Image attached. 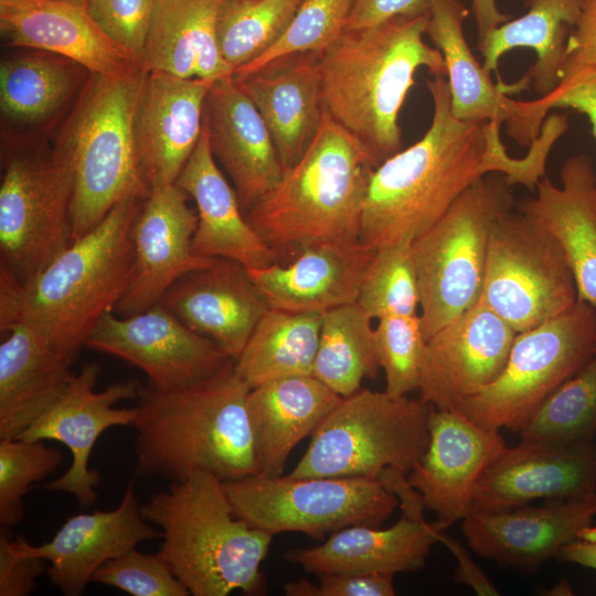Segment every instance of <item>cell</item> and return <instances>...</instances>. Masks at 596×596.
I'll use <instances>...</instances> for the list:
<instances>
[{"label": "cell", "instance_id": "cell-1", "mask_svg": "<svg viewBox=\"0 0 596 596\" xmlns=\"http://www.w3.org/2000/svg\"><path fill=\"white\" fill-rule=\"evenodd\" d=\"M248 384L234 360L181 387L140 384L137 395L135 473L170 482L206 471L222 481L257 475L248 417Z\"/></svg>", "mask_w": 596, "mask_h": 596}, {"label": "cell", "instance_id": "cell-2", "mask_svg": "<svg viewBox=\"0 0 596 596\" xmlns=\"http://www.w3.org/2000/svg\"><path fill=\"white\" fill-rule=\"evenodd\" d=\"M427 87L434 105L427 131L371 173L360 242L373 249L412 243L466 189L491 173L489 121L467 123L453 115L445 76H434Z\"/></svg>", "mask_w": 596, "mask_h": 596}, {"label": "cell", "instance_id": "cell-3", "mask_svg": "<svg viewBox=\"0 0 596 596\" xmlns=\"http://www.w3.org/2000/svg\"><path fill=\"white\" fill-rule=\"evenodd\" d=\"M142 200L119 203L29 281L17 284L0 274V330L25 324L77 359L99 319L114 311L127 288L132 225Z\"/></svg>", "mask_w": 596, "mask_h": 596}, {"label": "cell", "instance_id": "cell-4", "mask_svg": "<svg viewBox=\"0 0 596 596\" xmlns=\"http://www.w3.org/2000/svg\"><path fill=\"white\" fill-rule=\"evenodd\" d=\"M428 12L345 30L318 55L323 108L380 164L401 151L400 110L418 68L446 76L440 51L424 41Z\"/></svg>", "mask_w": 596, "mask_h": 596}, {"label": "cell", "instance_id": "cell-5", "mask_svg": "<svg viewBox=\"0 0 596 596\" xmlns=\"http://www.w3.org/2000/svg\"><path fill=\"white\" fill-rule=\"evenodd\" d=\"M377 166L323 108L306 152L245 216L278 254L324 242H360L370 177Z\"/></svg>", "mask_w": 596, "mask_h": 596}, {"label": "cell", "instance_id": "cell-6", "mask_svg": "<svg viewBox=\"0 0 596 596\" xmlns=\"http://www.w3.org/2000/svg\"><path fill=\"white\" fill-rule=\"evenodd\" d=\"M162 533L158 554L193 596L260 594L273 535L234 514L224 481L206 471L171 482L140 504Z\"/></svg>", "mask_w": 596, "mask_h": 596}, {"label": "cell", "instance_id": "cell-7", "mask_svg": "<svg viewBox=\"0 0 596 596\" xmlns=\"http://www.w3.org/2000/svg\"><path fill=\"white\" fill-rule=\"evenodd\" d=\"M147 71L132 64L111 74H91L57 145L74 173L73 242L96 227L119 203L145 199L135 118Z\"/></svg>", "mask_w": 596, "mask_h": 596}, {"label": "cell", "instance_id": "cell-8", "mask_svg": "<svg viewBox=\"0 0 596 596\" xmlns=\"http://www.w3.org/2000/svg\"><path fill=\"white\" fill-rule=\"evenodd\" d=\"M511 187L501 173L480 178L412 242L426 340L479 301L491 230L514 209Z\"/></svg>", "mask_w": 596, "mask_h": 596}, {"label": "cell", "instance_id": "cell-9", "mask_svg": "<svg viewBox=\"0 0 596 596\" xmlns=\"http://www.w3.org/2000/svg\"><path fill=\"white\" fill-rule=\"evenodd\" d=\"M430 406L385 391L342 397L288 476L377 479L386 468L407 475L428 448Z\"/></svg>", "mask_w": 596, "mask_h": 596}, {"label": "cell", "instance_id": "cell-10", "mask_svg": "<svg viewBox=\"0 0 596 596\" xmlns=\"http://www.w3.org/2000/svg\"><path fill=\"white\" fill-rule=\"evenodd\" d=\"M595 353L596 307L577 299L564 313L517 333L497 380L457 411L486 429L520 433Z\"/></svg>", "mask_w": 596, "mask_h": 596}, {"label": "cell", "instance_id": "cell-11", "mask_svg": "<svg viewBox=\"0 0 596 596\" xmlns=\"http://www.w3.org/2000/svg\"><path fill=\"white\" fill-rule=\"evenodd\" d=\"M74 173L67 153L19 147L0 184V274L17 284L38 275L73 242Z\"/></svg>", "mask_w": 596, "mask_h": 596}, {"label": "cell", "instance_id": "cell-12", "mask_svg": "<svg viewBox=\"0 0 596 596\" xmlns=\"http://www.w3.org/2000/svg\"><path fill=\"white\" fill-rule=\"evenodd\" d=\"M234 514L270 535L300 532L324 540L351 525L380 526L398 507L379 479L266 477L224 482Z\"/></svg>", "mask_w": 596, "mask_h": 596}, {"label": "cell", "instance_id": "cell-13", "mask_svg": "<svg viewBox=\"0 0 596 596\" xmlns=\"http://www.w3.org/2000/svg\"><path fill=\"white\" fill-rule=\"evenodd\" d=\"M577 299L574 274L554 237L514 209L503 213L491 230L479 301L520 333Z\"/></svg>", "mask_w": 596, "mask_h": 596}, {"label": "cell", "instance_id": "cell-14", "mask_svg": "<svg viewBox=\"0 0 596 596\" xmlns=\"http://www.w3.org/2000/svg\"><path fill=\"white\" fill-rule=\"evenodd\" d=\"M99 374V364H83L63 394L18 437L55 440L71 450L70 468L43 487L72 494L82 508H89L97 499L95 488L100 476L88 466L97 439L110 427L131 426L137 414L136 407L119 408L116 405L136 400L140 382L129 379L96 391Z\"/></svg>", "mask_w": 596, "mask_h": 596}, {"label": "cell", "instance_id": "cell-15", "mask_svg": "<svg viewBox=\"0 0 596 596\" xmlns=\"http://www.w3.org/2000/svg\"><path fill=\"white\" fill-rule=\"evenodd\" d=\"M85 347L137 366L160 390L201 381L233 360L159 304L131 316L107 311Z\"/></svg>", "mask_w": 596, "mask_h": 596}, {"label": "cell", "instance_id": "cell-16", "mask_svg": "<svg viewBox=\"0 0 596 596\" xmlns=\"http://www.w3.org/2000/svg\"><path fill=\"white\" fill-rule=\"evenodd\" d=\"M517 332L483 302L426 340L418 392L438 409H457L502 372Z\"/></svg>", "mask_w": 596, "mask_h": 596}, {"label": "cell", "instance_id": "cell-17", "mask_svg": "<svg viewBox=\"0 0 596 596\" xmlns=\"http://www.w3.org/2000/svg\"><path fill=\"white\" fill-rule=\"evenodd\" d=\"M175 184L155 187L141 201L132 225V268L114 312L131 316L157 305L182 276L207 267L214 258L192 251L196 211Z\"/></svg>", "mask_w": 596, "mask_h": 596}, {"label": "cell", "instance_id": "cell-18", "mask_svg": "<svg viewBox=\"0 0 596 596\" xmlns=\"http://www.w3.org/2000/svg\"><path fill=\"white\" fill-rule=\"evenodd\" d=\"M596 493V444L551 445L521 440L508 446L476 483L472 510L500 512L536 499H572Z\"/></svg>", "mask_w": 596, "mask_h": 596}, {"label": "cell", "instance_id": "cell-19", "mask_svg": "<svg viewBox=\"0 0 596 596\" xmlns=\"http://www.w3.org/2000/svg\"><path fill=\"white\" fill-rule=\"evenodd\" d=\"M140 504L129 483L116 509L73 515L42 545H33L24 538H8V543L15 555L46 560L47 578L63 595L81 596L104 563L141 542L162 536L145 520Z\"/></svg>", "mask_w": 596, "mask_h": 596}, {"label": "cell", "instance_id": "cell-20", "mask_svg": "<svg viewBox=\"0 0 596 596\" xmlns=\"http://www.w3.org/2000/svg\"><path fill=\"white\" fill-rule=\"evenodd\" d=\"M429 444L407 473L425 507L449 526L472 511L477 481L507 447L499 432L486 429L457 409L430 406Z\"/></svg>", "mask_w": 596, "mask_h": 596}, {"label": "cell", "instance_id": "cell-21", "mask_svg": "<svg viewBox=\"0 0 596 596\" xmlns=\"http://www.w3.org/2000/svg\"><path fill=\"white\" fill-rule=\"evenodd\" d=\"M595 517L596 493L500 512L472 510L462 519L461 531L481 557L529 571L558 557Z\"/></svg>", "mask_w": 596, "mask_h": 596}, {"label": "cell", "instance_id": "cell-22", "mask_svg": "<svg viewBox=\"0 0 596 596\" xmlns=\"http://www.w3.org/2000/svg\"><path fill=\"white\" fill-rule=\"evenodd\" d=\"M212 83L147 72L135 118L138 159L146 183L174 184L196 147Z\"/></svg>", "mask_w": 596, "mask_h": 596}, {"label": "cell", "instance_id": "cell-23", "mask_svg": "<svg viewBox=\"0 0 596 596\" xmlns=\"http://www.w3.org/2000/svg\"><path fill=\"white\" fill-rule=\"evenodd\" d=\"M158 304L233 360L269 309L247 268L227 258L182 276Z\"/></svg>", "mask_w": 596, "mask_h": 596}, {"label": "cell", "instance_id": "cell-24", "mask_svg": "<svg viewBox=\"0 0 596 596\" xmlns=\"http://www.w3.org/2000/svg\"><path fill=\"white\" fill-rule=\"evenodd\" d=\"M203 123L214 158L248 211L278 184L285 170L266 124L233 75L212 83Z\"/></svg>", "mask_w": 596, "mask_h": 596}, {"label": "cell", "instance_id": "cell-25", "mask_svg": "<svg viewBox=\"0 0 596 596\" xmlns=\"http://www.w3.org/2000/svg\"><path fill=\"white\" fill-rule=\"evenodd\" d=\"M424 509L402 510L400 520L387 529L351 525L341 529L323 543L291 549L284 554L316 575L328 573L392 574L422 568L430 547L448 526L425 520Z\"/></svg>", "mask_w": 596, "mask_h": 596}, {"label": "cell", "instance_id": "cell-26", "mask_svg": "<svg viewBox=\"0 0 596 596\" xmlns=\"http://www.w3.org/2000/svg\"><path fill=\"white\" fill-rule=\"evenodd\" d=\"M204 118V117H203ZM195 203L194 254L235 260L247 269L278 263L268 245L242 213L237 195L216 164L203 123L201 137L175 183Z\"/></svg>", "mask_w": 596, "mask_h": 596}, {"label": "cell", "instance_id": "cell-27", "mask_svg": "<svg viewBox=\"0 0 596 596\" xmlns=\"http://www.w3.org/2000/svg\"><path fill=\"white\" fill-rule=\"evenodd\" d=\"M374 252L361 242H324L302 249L286 266L275 263L247 272L269 308L322 315L356 302Z\"/></svg>", "mask_w": 596, "mask_h": 596}, {"label": "cell", "instance_id": "cell-28", "mask_svg": "<svg viewBox=\"0 0 596 596\" xmlns=\"http://www.w3.org/2000/svg\"><path fill=\"white\" fill-rule=\"evenodd\" d=\"M0 30L12 46L61 55L91 74L135 64L96 24L86 0H0Z\"/></svg>", "mask_w": 596, "mask_h": 596}, {"label": "cell", "instance_id": "cell-29", "mask_svg": "<svg viewBox=\"0 0 596 596\" xmlns=\"http://www.w3.org/2000/svg\"><path fill=\"white\" fill-rule=\"evenodd\" d=\"M562 185L544 175L536 195L518 211L550 233L574 274L577 298L596 307V173L586 155L570 157L561 170Z\"/></svg>", "mask_w": 596, "mask_h": 596}, {"label": "cell", "instance_id": "cell-30", "mask_svg": "<svg viewBox=\"0 0 596 596\" xmlns=\"http://www.w3.org/2000/svg\"><path fill=\"white\" fill-rule=\"evenodd\" d=\"M234 78L266 124L284 170L291 168L315 139L322 118L318 55L287 56Z\"/></svg>", "mask_w": 596, "mask_h": 596}, {"label": "cell", "instance_id": "cell-31", "mask_svg": "<svg viewBox=\"0 0 596 596\" xmlns=\"http://www.w3.org/2000/svg\"><path fill=\"white\" fill-rule=\"evenodd\" d=\"M313 375H295L251 389L247 396L257 475L279 477L297 444L312 435L340 403Z\"/></svg>", "mask_w": 596, "mask_h": 596}, {"label": "cell", "instance_id": "cell-32", "mask_svg": "<svg viewBox=\"0 0 596 596\" xmlns=\"http://www.w3.org/2000/svg\"><path fill=\"white\" fill-rule=\"evenodd\" d=\"M0 439L18 438L66 390L76 358L22 323L1 330Z\"/></svg>", "mask_w": 596, "mask_h": 596}, {"label": "cell", "instance_id": "cell-33", "mask_svg": "<svg viewBox=\"0 0 596 596\" xmlns=\"http://www.w3.org/2000/svg\"><path fill=\"white\" fill-rule=\"evenodd\" d=\"M221 3L222 0H157L142 67L209 83L232 76L217 42Z\"/></svg>", "mask_w": 596, "mask_h": 596}, {"label": "cell", "instance_id": "cell-34", "mask_svg": "<svg viewBox=\"0 0 596 596\" xmlns=\"http://www.w3.org/2000/svg\"><path fill=\"white\" fill-rule=\"evenodd\" d=\"M468 14L461 0H428L426 35L445 61L451 113L467 123L496 120L509 131L521 117L523 103L509 98L511 87L494 84L473 56L462 28Z\"/></svg>", "mask_w": 596, "mask_h": 596}, {"label": "cell", "instance_id": "cell-35", "mask_svg": "<svg viewBox=\"0 0 596 596\" xmlns=\"http://www.w3.org/2000/svg\"><path fill=\"white\" fill-rule=\"evenodd\" d=\"M528 11L511 19L480 42L478 49L488 73L498 68L507 52L528 47L534 50L536 61L519 82L524 88L532 83L539 97L552 94L560 85L567 40L581 15V0H526Z\"/></svg>", "mask_w": 596, "mask_h": 596}, {"label": "cell", "instance_id": "cell-36", "mask_svg": "<svg viewBox=\"0 0 596 596\" xmlns=\"http://www.w3.org/2000/svg\"><path fill=\"white\" fill-rule=\"evenodd\" d=\"M322 315L269 308L234 360L251 389L295 375H312Z\"/></svg>", "mask_w": 596, "mask_h": 596}, {"label": "cell", "instance_id": "cell-37", "mask_svg": "<svg viewBox=\"0 0 596 596\" xmlns=\"http://www.w3.org/2000/svg\"><path fill=\"white\" fill-rule=\"evenodd\" d=\"M83 72L88 71L76 62L39 50L3 60L0 66L2 117L21 126L47 120L72 97Z\"/></svg>", "mask_w": 596, "mask_h": 596}, {"label": "cell", "instance_id": "cell-38", "mask_svg": "<svg viewBox=\"0 0 596 596\" xmlns=\"http://www.w3.org/2000/svg\"><path fill=\"white\" fill-rule=\"evenodd\" d=\"M372 318L358 302L322 313L312 375L342 397L360 390L381 369Z\"/></svg>", "mask_w": 596, "mask_h": 596}, {"label": "cell", "instance_id": "cell-39", "mask_svg": "<svg viewBox=\"0 0 596 596\" xmlns=\"http://www.w3.org/2000/svg\"><path fill=\"white\" fill-rule=\"evenodd\" d=\"M304 0H222L217 42L233 73L270 49L285 33Z\"/></svg>", "mask_w": 596, "mask_h": 596}, {"label": "cell", "instance_id": "cell-40", "mask_svg": "<svg viewBox=\"0 0 596 596\" xmlns=\"http://www.w3.org/2000/svg\"><path fill=\"white\" fill-rule=\"evenodd\" d=\"M521 440L572 445L596 434V353L563 383L519 433Z\"/></svg>", "mask_w": 596, "mask_h": 596}, {"label": "cell", "instance_id": "cell-41", "mask_svg": "<svg viewBox=\"0 0 596 596\" xmlns=\"http://www.w3.org/2000/svg\"><path fill=\"white\" fill-rule=\"evenodd\" d=\"M356 302L372 318L417 315L419 290L412 243L375 249Z\"/></svg>", "mask_w": 596, "mask_h": 596}, {"label": "cell", "instance_id": "cell-42", "mask_svg": "<svg viewBox=\"0 0 596 596\" xmlns=\"http://www.w3.org/2000/svg\"><path fill=\"white\" fill-rule=\"evenodd\" d=\"M354 2L355 0H304L280 39L263 55L236 70L233 76H248L291 55H320L345 31Z\"/></svg>", "mask_w": 596, "mask_h": 596}, {"label": "cell", "instance_id": "cell-43", "mask_svg": "<svg viewBox=\"0 0 596 596\" xmlns=\"http://www.w3.org/2000/svg\"><path fill=\"white\" fill-rule=\"evenodd\" d=\"M63 454L44 440L0 439V523L4 529L23 520V498L31 486L54 472Z\"/></svg>", "mask_w": 596, "mask_h": 596}, {"label": "cell", "instance_id": "cell-44", "mask_svg": "<svg viewBox=\"0 0 596 596\" xmlns=\"http://www.w3.org/2000/svg\"><path fill=\"white\" fill-rule=\"evenodd\" d=\"M374 328L377 360L385 373V392L402 397L417 391L426 347L419 315L385 316Z\"/></svg>", "mask_w": 596, "mask_h": 596}, {"label": "cell", "instance_id": "cell-45", "mask_svg": "<svg viewBox=\"0 0 596 596\" xmlns=\"http://www.w3.org/2000/svg\"><path fill=\"white\" fill-rule=\"evenodd\" d=\"M91 583L118 588L132 596H189V589L157 553L132 549L99 566Z\"/></svg>", "mask_w": 596, "mask_h": 596}, {"label": "cell", "instance_id": "cell-46", "mask_svg": "<svg viewBox=\"0 0 596 596\" xmlns=\"http://www.w3.org/2000/svg\"><path fill=\"white\" fill-rule=\"evenodd\" d=\"M86 4L102 31L132 63L142 66L157 0H86Z\"/></svg>", "mask_w": 596, "mask_h": 596}, {"label": "cell", "instance_id": "cell-47", "mask_svg": "<svg viewBox=\"0 0 596 596\" xmlns=\"http://www.w3.org/2000/svg\"><path fill=\"white\" fill-rule=\"evenodd\" d=\"M525 105L524 128L531 137L540 135L549 110L570 108L588 118L596 138V68L583 72L566 86L547 96L525 102Z\"/></svg>", "mask_w": 596, "mask_h": 596}, {"label": "cell", "instance_id": "cell-48", "mask_svg": "<svg viewBox=\"0 0 596 596\" xmlns=\"http://www.w3.org/2000/svg\"><path fill=\"white\" fill-rule=\"evenodd\" d=\"M319 584L300 578L284 585L288 596H393L392 574L328 573L317 575Z\"/></svg>", "mask_w": 596, "mask_h": 596}, {"label": "cell", "instance_id": "cell-49", "mask_svg": "<svg viewBox=\"0 0 596 596\" xmlns=\"http://www.w3.org/2000/svg\"><path fill=\"white\" fill-rule=\"evenodd\" d=\"M568 129L567 115L553 114L545 118L539 137L531 143L530 152L523 158H514L503 153L499 173L508 182L534 189L545 175L549 153L556 140Z\"/></svg>", "mask_w": 596, "mask_h": 596}, {"label": "cell", "instance_id": "cell-50", "mask_svg": "<svg viewBox=\"0 0 596 596\" xmlns=\"http://www.w3.org/2000/svg\"><path fill=\"white\" fill-rule=\"evenodd\" d=\"M590 68H596V0H581V15L567 40L565 61L556 89L566 86Z\"/></svg>", "mask_w": 596, "mask_h": 596}, {"label": "cell", "instance_id": "cell-51", "mask_svg": "<svg viewBox=\"0 0 596 596\" xmlns=\"http://www.w3.org/2000/svg\"><path fill=\"white\" fill-rule=\"evenodd\" d=\"M47 561L15 555L8 536L0 538V596H28L36 589L38 578L46 573Z\"/></svg>", "mask_w": 596, "mask_h": 596}, {"label": "cell", "instance_id": "cell-52", "mask_svg": "<svg viewBox=\"0 0 596 596\" xmlns=\"http://www.w3.org/2000/svg\"><path fill=\"white\" fill-rule=\"evenodd\" d=\"M428 12V0H355L345 30L377 25L397 17Z\"/></svg>", "mask_w": 596, "mask_h": 596}, {"label": "cell", "instance_id": "cell-53", "mask_svg": "<svg viewBox=\"0 0 596 596\" xmlns=\"http://www.w3.org/2000/svg\"><path fill=\"white\" fill-rule=\"evenodd\" d=\"M439 542L445 544L458 561L455 581L459 584L469 585L478 595H499L494 585L476 566L464 545L455 539L439 534Z\"/></svg>", "mask_w": 596, "mask_h": 596}, {"label": "cell", "instance_id": "cell-54", "mask_svg": "<svg viewBox=\"0 0 596 596\" xmlns=\"http://www.w3.org/2000/svg\"><path fill=\"white\" fill-rule=\"evenodd\" d=\"M558 558L596 570V526L585 528L576 540L561 551Z\"/></svg>", "mask_w": 596, "mask_h": 596}, {"label": "cell", "instance_id": "cell-55", "mask_svg": "<svg viewBox=\"0 0 596 596\" xmlns=\"http://www.w3.org/2000/svg\"><path fill=\"white\" fill-rule=\"evenodd\" d=\"M471 10L477 25L478 42L511 18L498 9L496 0H471Z\"/></svg>", "mask_w": 596, "mask_h": 596}]
</instances>
